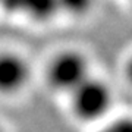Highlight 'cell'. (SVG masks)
<instances>
[{
    "mask_svg": "<svg viewBox=\"0 0 132 132\" xmlns=\"http://www.w3.org/2000/svg\"><path fill=\"white\" fill-rule=\"evenodd\" d=\"M131 3H132V0H131Z\"/></svg>",
    "mask_w": 132,
    "mask_h": 132,
    "instance_id": "obj_7",
    "label": "cell"
},
{
    "mask_svg": "<svg viewBox=\"0 0 132 132\" xmlns=\"http://www.w3.org/2000/svg\"><path fill=\"white\" fill-rule=\"evenodd\" d=\"M29 79V66L16 53H0V94H15Z\"/></svg>",
    "mask_w": 132,
    "mask_h": 132,
    "instance_id": "obj_3",
    "label": "cell"
},
{
    "mask_svg": "<svg viewBox=\"0 0 132 132\" xmlns=\"http://www.w3.org/2000/svg\"><path fill=\"white\" fill-rule=\"evenodd\" d=\"M90 76L88 60L78 52H63L53 57L47 69V81L52 88L71 93Z\"/></svg>",
    "mask_w": 132,
    "mask_h": 132,
    "instance_id": "obj_2",
    "label": "cell"
},
{
    "mask_svg": "<svg viewBox=\"0 0 132 132\" xmlns=\"http://www.w3.org/2000/svg\"><path fill=\"white\" fill-rule=\"evenodd\" d=\"M125 76H126V79L129 81V84L132 85V56L128 59L126 65H125Z\"/></svg>",
    "mask_w": 132,
    "mask_h": 132,
    "instance_id": "obj_6",
    "label": "cell"
},
{
    "mask_svg": "<svg viewBox=\"0 0 132 132\" xmlns=\"http://www.w3.org/2000/svg\"><path fill=\"white\" fill-rule=\"evenodd\" d=\"M71 94L72 110L81 120L93 122L103 118L112 106V91L101 79L88 76Z\"/></svg>",
    "mask_w": 132,
    "mask_h": 132,
    "instance_id": "obj_1",
    "label": "cell"
},
{
    "mask_svg": "<svg viewBox=\"0 0 132 132\" xmlns=\"http://www.w3.org/2000/svg\"><path fill=\"white\" fill-rule=\"evenodd\" d=\"M97 132H132V118H120Z\"/></svg>",
    "mask_w": 132,
    "mask_h": 132,
    "instance_id": "obj_5",
    "label": "cell"
},
{
    "mask_svg": "<svg viewBox=\"0 0 132 132\" xmlns=\"http://www.w3.org/2000/svg\"><path fill=\"white\" fill-rule=\"evenodd\" d=\"M57 6L72 15H82L91 7L93 0H56Z\"/></svg>",
    "mask_w": 132,
    "mask_h": 132,
    "instance_id": "obj_4",
    "label": "cell"
}]
</instances>
